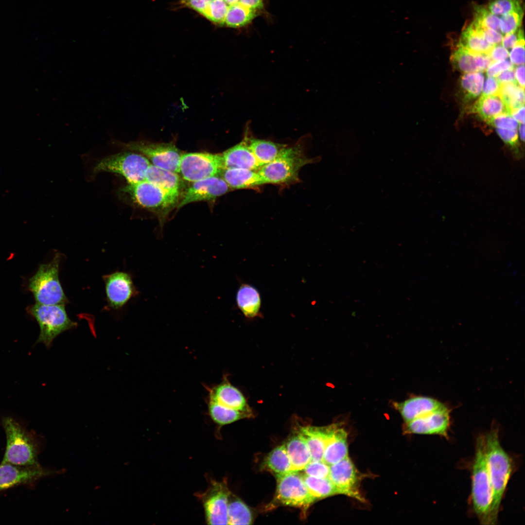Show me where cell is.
I'll list each match as a JSON object with an SVG mask.
<instances>
[{"label":"cell","mask_w":525,"mask_h":525,"mask_svg":"<svg viewBox=\"0 0 525 525\" xmlns=\"http://www.w3.org/2000/svg\"><path fill=\"white\" fill-rule=\"evenodd\" d=\"M230 493L226 481L212 480L208 489L198 494L208 525H228V502Z\"/></svg>","instance_id":"obj_12"},{"label":"cell","mask_w":525,"mask_h":525,"mask_svg":"<svg viewBox=\"0 0 525 525\" xmlns=\"http://www.w3.org/2000/svg\"><path fill=\"white\" fill-rule=\"evenodd\" d=\"M484 76L481 72L464 73L460 79V87L464 99L469 101L480 95L484 84Z\"/></svg>","instance_id":"obj_36"},{"label":"cell","mask_w":525,"mask_h":525,"mask_svg":"<svg viewBox=\"0 0 525 525\" xmlns=\"http://www.w3.org/2000/svg\"><path fill=\"white\" fill-rule=\"evenodd\" d=\"M7 444L2 462L19 466H38L36 448L31 435L10 417L3 419Z\"/></svg>","instance_id":"obj_6"},{"label":"cell","mask_w":525,"mask_h":525,"mask_svg":"<svg viewBox=\"0 0 525 525\" xmlns=\"http://www.w3.org/2000/svg\"><path fill=\"white\" fill-rule=\"evenodd\" d=\"M457 46L474 53L489 54L494 45L488 43L470 24L462 32Z\"/></svg>","instance_id":"obj_31"},{"label":"cell","mask_w":525,"mask_h":525,"mask_svg":"<svg viewBox=\"0 0 525 525\" xmlns=\"http://www.w3.org/2000/svg\"><path fill=\"white\" fill-rule=\"evenodd\" d=\"M302 476L310 493L316 500L339 494L336 488L329 477L316 478L305 474Z\"/></svg>","instance_id":"obj_35"},{"label":"cell","mask_w":525,"mask_h":525,"mask_svg":"<svg viewBox=\"0 0 525 525\" xmlns=\"http://www.w3.org/2000/svg\"><path fill=\"white\" fill-rule=\"evenodd\" d=\"M208 392L206 400L225 407L250 414L245 398L242 393L223 377L221 382L212 386H205Z\"/></svg>","instance_id":"obj_17"},{"label":"cell","mask_w":525,"mask_h":525,"mask_svg":"<svg viewBox=\"0 0 525 525\" xmlns=\"http://www.w3.org/2000/svg\"><path fill=\"white\" fill-rule=\"evenodd\" d=\"M119 192L122 198L129 199L160 217L166 216L179 203V195L167 192L146 180L127 184L120 188Z\"/></svg>","instance_id":"obj_5"},{"label":"cell","mask_w":525,"mask_h":525,"mask_svg":"<svg viewBox=\"0 0 525 525\" xmlns=\"http://www.w3.org/2000/svg\"><path fill=\"white\" fill-rule=\"evenodd\" d=\"M512 117L520 123L525 122V106H522L518 108L514 109L511 111Z\"/></svg>","instance_id":"obj_54"},{"label":"cell","mask_w":525,"mask_h":525,"mask_svg":"<svg viewBox=\"0 0 525 525\" xmlns=\"http://www.w3.org/2000/svg\"><path fill=\"white\" fill-rule=\"evenodd\" d=\"M315 158H308L299 142L286 146L277 157L257 171L265 184H289L299 181L300 169L313 163Z\"/></svg>","instance_id":"obj_3"},{"label":"cell","mask_w":525,"mask_h":525,"mask_svg":"<svg viewBox=\"0 0 525 525\" xmlns=\"http://www.w3.org/2000/svg\"><path fill=\"white\" fill-rule=\"evenodd\" d=\"M236 301L238 308L246 317L253 318L260 315L261 297L254 286L242 284L238 290Z\"/></svg>","instance_id":"obj_28"},{"label":"cell","mask_w":525,"mask_h":525,"mask_svg":"<svg viewBox=\"0 0 525 525\" xmlns=\"http://www.w3.org/2000/svg\"><path fill=\"white\" fill-rule=\"evenodd\" d=\"M496 77L497 79L500 83H517L516 80L515 69L514 68L502 72Z\"/></svg>","instance_id":"obj_51"},{"label":"cell","mask_w":525,"mask_h":525,"mask_svg":"<svg viewBox=\"0 0 525 525\" xmlns=\"http://www.w3.org/2000/svg\"><path fill=\"white\" fill-rule=\"evenodd\" d=\"M119 144L125 150L143 155L154 166L179 173L182 154L172 142L157 143L139 140Z\"/></svg>","instance_id":"obj_10"},{"label":"cell","mask_w":525,"mask_h":525,"mask_svg":"<svg viewBox=\"0 0 525 525\" xmlns=\"http://www.w3.org/2000/svg\"><path fill=\"white\" fill-rule=\"evenodd\" d=\"M522 5V0H490L487 8L496 16H504L523 9Z\"/></svg>","instance_id":"obj_39"},{"label":"cell","mask_w":525,"mask_h":525,"mask_svg":"<svg viewBox=\"0 0 525 525\" xmlns=\"http://www.w3.org/2000/svg\"><path fill=\"white\" fill-rule=\"evenodd\" d=\"M338 425L332 424L324 427L307 426L299 429L298 432L308 446L312 460L322 461L327 442Z\"/></svg>","instance_id":"obj_21"},{"label":"cell","mask_w":525,"mask_h":525,"mask_svg":"<svg viewBox=\"0 0 525 525\" xmlns=\"http://www.w3.org/2000/svg\"><path fill=\"white\" fill-rule=\"evenodd\" d=\"M473 12L474 18L471 22L473 25L500 32V18L490 12L487 8L483 5L474 4Z\"/></svg>","instance_id":"obj_38"},{"label":"cell","mask_w":525,"mask_h":525,"mask_svg":"<svg viewBox=\"0 0 525 525\" xmlns=\"http://www.w3.org/2000/svg\"><path fill=\"white\" fill-rule=\"evenodd\" d=\"M450 410L444 406L405 422L404 433L436 435L447 439L450 425Z\"/></svg>","instance_id":"obj_14"},{"label":"cell","mask_w":525,"mask_h":525,"mask_svg":"<svg viewBox=\"0 0 525 525\" xmlns=\"http://www.w3.org/2000/svg\"><path fill=\"white\" fill-rule=\"evenodd\" d=\"M395 408L400 413L405 422L439 409L445 405L438 400L428 397L416 396L403 402H394Z\"/></svg>","instance_id":"obj_22"},{"label":"cell","mask_w":525,"mask_h":525,"mask_svg":"<svg viewBox=\"0 0 525 525\" xmlns=\"http://www.w3.org/2000/svg\"><path fill=\"white\" fill-rule=\"evenodd\" d=\"M223 169L243 168L258 171L261 167L249 148L245 135L238 144L221 154Z\"/></svg>","instance_id":"obj_20"},{"label":"cell","mask_w":525,"mask_h":525,"mask_svg":"<svg viewBox=\"0 0 525 525\" xmlns=\"http://www.w3.org/2000/svg\"><path fill=\"white\" fill-rule=\"evenodd\" d=\"M524 15L523 9L505 15L500 19V31L502 35L515 32L521 27Z\"/></svg>","instance_id":"obj_40"},{"label":"cell","mask_w":525,"mask_h":525,"mask_svg":"<svg viewBox=\"0 0 525 525\" xmlns=\"http://www.w3.org/2000/svg\"><path fill=\"white\" fill-rule=\"evenodd\" d=\"M230 189L225 180L218 175L193 182L185 191L177 208L192 202L215 199L227 193Z\"/></svg>","instance_id":"obj_15"},{"label":"cell","mask_w":525,"mask_h":525,"mask_svg":"<svg viewBox=\"0 0 525 525\" xmlns=\"http://www.w3.org/2000/svg\"><path fill=\"white\" fill-rule=\"evenodd\" d=\"M488 124L496 128L517 129L518 122L510 114L500 115L492 119Z\"/></svg>","instance_id":"obj_43"},{"label":"cell","mask_w":525,"mask_h":525,"mask_svg":"<svg viewBox=\"0 0 525 525\" xmlns=\"http://www.w3.org/2000/svg\"><path fill=\"white\" fill-rule=\"evenodd\" d=\"M509 57L510 62L514 65H524L525 63V41L515 46L511 50Z\"/></svg>","instance_id":"obj_48"},{"label":"cell","mask_w":525,"mask_h":525,"mask_svg":"<svg viewBox=\"0 0 525 525\" xmlns=\"http://www.w3.org/2000/svg\"><path fill=\"white\" fill-rule=\"evenodd\" d=\"M485 437V450L492 491L489 525L497 524L501 502L513 470L512 461L501 445L497 427L493 426Z\"/></svg>","instance_id":"obj_1"},{"label":"cell","mask_w":525,"mask_h":525,"mask_svg":"<svg viewBox=\"0 0 525 525\" xmlns=\"http://www.w3.org/2000/svg\"><path fill=\"white\" fill-rule=\"evenodd\" d=\"M229 7L230 5L240 2V0H223Z\"/></svg>","instance_id":"obj_56"},{"label":"cell","mask_w":525,"mask_h":525,"mask_svg":"<svg viewBox=\"0 0 525 525\" xmlns=\"http://www.w3.org/2000/svg\"><path fill=\"white\" fill-rule=\"evenodd\" d=\"M471 501L473 509L482 525H489L492 491L488 471L485 435L478 436L472 470Z\"/></svg>","instance_id":"obj_2"},{"label":"cell","mask_w":525,"mask_h":525,"mask_svg":"<svg viewBox=\"0 0 525 525\" xmlns=\"http://www.w3.org/2000/svg\"><path fill=\"white\" fill-rule=\"evenodd\" d=\"M347 438L346 431L338 424L327 442L322 461L330 466L348 456Z\"/></svg>","instance_id":"obj_26"},{"label":"cell","mask_w":525,"mask_h":525,"mask_svg":"<svg viewBox=\"0 0 525 525\" xmlns=\"http://www.w3.org/2000/svg\"><path fill=\"white\" fill-rule=\"evenodd\" d=\"M499 94L511 111L524 105V88L517 83H501Z\"/></svg>","instance_id":"obj_37"},{"label":"cell","mask_w":525,"mask_h":525,"mask_svg":"<svg viewBox=\"0 0 525 525\" xmlns=\"http://www.w3.org/2000/svg\"><path fill=\"white\" fill-rule=\"evenodd\" d=\"M259 12L244 5L240 2L228 7L224 25L232 28L245 26L258 16Z\"/></svg>","instance_id":"obj_33"},{"label":"cell","mask_w":525,"mask_h":525,"mask_svg":"<svg viewBox=\"0 0 525 525\" xmlns=\"http://www.w3.org/2000/svg\"><path fill=\"white\" fill-rule=\"evenodd\" d=\"M513 68L514 65L508 60L493 62L487 69V74L488 77H496L502 72Z\"/></svg>","instance_id":"obj_46"},{"label":"cell","mask_w":525,"mask_h":525,"mask_svg":"<svg viewBox=\"0 0 525 525\" xmlns=\"http://www.w3.org/2000/svg\"><path fill=\"white\" fill-rule=\"evenodd\" d=\"M524 31L519 28L514 32L505 35L502 41V46L506 49L513 48L519 43L525 41Z\"/></svg>","instance_id":"obj_47"},{"label":"cell","mask_w":525,"mask_h":525,"mask_svg":"<svg viewBox=\"0 0 525 525\" xmlns=\"http://www.w3.org/2000/svg\"><path fill=\"white\" fill-rule=\"evenodd\" d=\"M151 164L143 155L127 150L103 158L94 166L93 172L118 174L128 184H135L145 180V173Z\"/></svg>","instance_id":"obj_8"},{"label":"cell","mask_w":525,"mask_h":525,"mask_svg":"<svg viewBox=\"0 0 525 525\" xmlns=\"http://www.w3.org/2000/svg\"><path fill=\"white\" fill-rule=\"evenodd\" d=\"M145 180L170 192L180 195L183 186L178 173L150 164L145 173Z\"/></svg>","instance_id":"obj_25"},{"label":"cell","mask_w":525,"mask_h":525,"mask_svg":"<svg viewBox=\"0 0 525 525\" xmlns=\"http://www.w3.org/2000/svg\"><path fill=\"white\" fill-rule=\"evenodd\" d=\"M473 28L479 33L484 38L492 45L500 44L502 42L503 36L499 32L487 28L476 26L471 23Z\"/></svg>","instance_id":"obj_45"},{"label":"cell","mask_w":525,"mask_h":525,"mask_svg":"<svg viewBox=\"0 0 525 525\" xmlns=\"http://www.w3.org/2000/svg\"><path fill=\"white\" fill-rule=\"evenodd\" d=\"M222 169L221 154L188 153L181 156L179 173L185 180L193 182L217 175Z\"/></svg>","instance_id":"obj_11"},{"label":"cell","mask_w":525,"mask_h":525,"mask_svg":"<svg viewBox=\"0 0 525 525\" xmlns=\"http://www.w3.org/2000/svg\"><path fill=\"white\" fill-rule=\"evenodd\" d=\"M330 465L323 461L311 460L303 469L304 474L316 478L328 477Z\"/></svg>","instance_id":"obj_41"},{"label":"cell","mask_w":525,"mask_h":525,"mask_svg":"<svg viewBox=\"0 0 525 525\" xmlns=\"http://www.w3.org/2000/svg\"><path fill=\"white\" fill-rule=\"evenodd\" d=\"M37 322L40 332L37 343L49 348L53 340L61 333L76 327V322L68 316L65 304L45 305L35 303L28 308Z\"/></svg>","instance_id":"obj_7"},{"label":"cell","mask_w":525,"mask_h":525,"mask_svg":"<svg viewBox=\"0 0 525 525\" xmlns=\"http://www.w3.org/2000/svg\"><path fill=\"white\" fill-rule=\"evenodd\" d=\"M206 402L209 416L215 424L220 426L230 424L250 415L249 413L227 408L211 401L206 400Z\"/></svg>","instance_id":"obj_32"},{"label":"cell","mask_w":525,"mask_h":525,"mask_svg":"<svg viewBox=\"0 0 525 525\" xmlns=\"http://www.w3.org/2000/svg\"><path fill=\"white\" fill-rule=\"evenodd\" d=\"M61 255L57 253L48 263L41 264L29 280L28 288L36 303L65 304L68 302L59 279Z\"/></svg>","instance_id":"obj_4"},{"label":"cell","mask_w":525,"mask_h":525,"mask_svg":"<svg viewBox=\"0 0 525 525\" xmlns=\"http://www.w3.org/2000/svg\"><path fill=\"white\" fill-rule=\"evenodd\" d=\"M350 148L355 153L359 149V143L355 136L350 132H342V155H353Z\"/></svg>","instance_id":"obj_44"},{"label":"cell","mask_w":525,"mask_h":525,"mask_svg":"<svg viewBox=\"0 0 525 525\" xmlns=\"http://www.w3.org/2000/svg\"><path fill=\"white\" fill-rule=\"evenodd\" d=\"M451 62L455 70L464 73L484 72L493 62L489 54L474 53L458 46L451 54Z\"/></svg>","instance_id":"obj_19"},{"label":"cell","mask_w":525,"mask_h":525,"mask_svg":"<svg viewBox=\"0 0 525 525\" xmlns=\"http://www.w3.org/2000/svg\"><path fill=\"white\" fill-rule=\"evenodd\" d=\"M262 467L276 477L292 472V464L285 444L277 446L271 451L264 458Z\"/></svg>","instance_id":"obj_30"},{"label":"cell","mask_w":525,"mask_h":525,"mask_svg":"<svg viewBox=\"0 0 525 525\" xmlns=\"http://www.w3.org/2000/svg\"><path fill=\"white\" fill-rule=\"evenodd\" d=\"M328 477L336 488L339 494L365 502L359 490L358 471L349 456L330 466Z\"/></svg>","instance_id":"obj_13"},{"label":"cell","mask_w":525,"mask_h":525,"mask_svg":"<svg viewBox=\"0 0 525 525\" xmlns=\"http://www.w3.org/2000/svg\"><path fill=\"white\" fill-rule=\"evenodd\" d=\"M263 0H240V2L245 6L260 12L264 9Z\"/></svg>","instance_id":"obj_52"},{"label":"cell","mask_w":525,"mask_h":525,"mask_svg":"<svg viewBox=\"0 0 525 525\" xmlns=\"http://www.w3.org/2000/svg\"><path fill=\"white\" fill-rule=\"evenodd\" d=\"M496 132L503 141L514 150L516 156L520 157L519 152L518 134L517 129L496 128Z\"/></svg>","instance_id":"obj_42"},{"label":"cell","mask_w":525,"mask_h":525,"mask_svg":"<svg viewBox=\"0 0 525 525\" xmlns=\"http://www.w3.org/2000/svg\"><path fill=\"white\" fill-rule=\"evenodd\" d=\"M45 474L39 466H19L2 462L0 465V490L32 482Z\"/></svg>","instance_id":"obj_18"},{"label":"cell","mask_w":525,"mask_h":525,"mask_svg":"<svg viewBox=\"0 0 525 525\" xmlns=\"http://www.w3.org/2000/svg\"><path fill=\"white\" fill-rule=\"evenodd\" d=\"M228 525H250L252 513L247 506L231 492L228 502Z\"/></svg>","instance_id":"obj_34"},{"label":"cell","mask_w":525,"mask_h":525,"mask_svg":"<svg viewBox=\"0 0 525 525\" xmlns=\"http://www.w3.org/2000/svg\"><path fill=\"white\" fill-rule=\"evenodd\" d=\"M472 110L488 123L500 115H511V113L510 109L499 94L481 95L475 103Z\"/></svg>","instance_id":"obj_24"},{"label":"cell","mask_w":525,"mask_h":525,"mask_svg":"<svg viewBox=\"0 0 525 525\" xmlns=\"http://www.w3.org/2000/svg\"><path fill=\"white\" fill-rule=\"evenodd\" d=\"M292 467L293 471H302L312 460L308 446L301 434L298 431L285 444Z\"/></svg>","instance_id":"obj_27"},{"label":"cell","mask_w":525,"mask_h":525,"mask_svg":"<svg viewBox=\"0 0 525 525\" xmlns=\"http://www.w3.org/2000/svg\"><path fill=\"white\" fill-rule=\"evenodd\" d=\"M519 133L521 140L524 141L525 140V124L524 123H521L519 128Z\"/></svg>","instance_id":"obj_55"},{"label":"cell","mask_w":525,"mask_h":525,"mask_svg":"<svg viewBox=\"0 0 525 525\" xmlns=\"http://www.w3.org/2000/svg\"><path fill=\"white\" fill-rule=\"evenodd\" d=\"M493 62L504 60L509 56L507 49L500 44L494 45L489 53Z\"/></svg>","instance_id":"obj_50"},{"label":"cell","mask_w":525,"mask_h":525,"mask_svg":"<svg viewBox=\"0 0 525 525\" xmlns=\"http://www.w3.org/2000/svg\"><path fill=\"white\" fill-rule=\"evenodd\" d=\"M277 478V488L273 506L283 505L306 510L316 499L310 493L298 471H292Z\"/></svg>","instance_id":"obj_9"},{"label":"cell","mask_w":525,"mask_h":525,"mask_svg":"<svg viewBox=\"0 0 525 525\" xmlns=\"http://www.w3.org/2000/svg\"><path fill=\"white\" fill-rule=\"evenodd\" d=\"M103 279L107 301L110 308H122L134 295L135 288L129 274L117 271L104 276Z\"/></svg>","instance_id":"obj_16"},{"label":"cell","mask_w":525,"mask_h":525,"mask_svg":"<svg viewBox=\"0 0 525 525\" xmlns=\"http://www.w3.org/2000/svg\"><path fill=\"white\" fill-rule=\"evenodd\" d=\"M501 83L496 78L488 77L486 80L482 95H490L499 94Z\"/></svg>","instance_id":"obj_49"},{"label":"cell","mask_w":525,"mask_h":525,"mask_svg":"<svg viewBox=\"0 0 525 525\" xmlns=\"http://www.w3.org/2000/svg\"><path fill=\"white\" fill-rule=\"evenodd\" d=\"M219 175L230 189H253L265 184L257 171L236 168H224Z\"/></svg>","instance_id":"obj_23"},{"label":"cell","mask_w":525,"mask_h":525,"mask_svg":"<svg viewBox=\"0 0 525 525\" xmlns=\"http://www.w3.org/2000/svg\"><path fill=\"white\" fill-rule=\"evenodd\" d=\"M245 135L249 148L261 167L272 161L287 146L249 137L247 134Z\"/></svg>","instance_id":"obj_29"},{"label":"cell","mask_w":525,"mask_h":525,"mask_svg":"<svg viewBox=\"0 0 525 525\" xmlns=\"http://www.w3.org/2000/svg\"><path fill=\"white\" fill-rule=\"evenodd\" d=\"M516 81L519 86L525 89V66L524 65L519 66L515 70Z\"/></svg>","instance_id":"obj_53"}]
</instances>
